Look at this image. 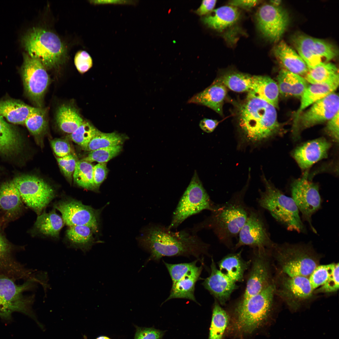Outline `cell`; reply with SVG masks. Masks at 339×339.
<instances>
[{"label": "cell", "instance_id": "20", "mask_svg": "<svg viewBox=\"0 0 339 339\" xmlns=\"http://www.w3.org/2000/svg\"><path fill=\"white\" fill-rule=\"evenodd\" d=\"M211 268L210 275L205 279L202 284L223 305L236 288L235 282L218 269L213 258Z\"/></svg>", "mask_w": 339, "mask_h": 339}, {"label": "cell", "instance_id": "38", "mask_svg": "<svg viewBox=\"0 0 339 339\" xmlns=\"http://www.w3.org/2000/svg\"><path fill=\"white\" fill-rule=\"evenodd\" d=\"M94 166L89 162L83 160L77 161L73 177L74 182L85 189L96 190L93 177Z\"/></svg>", "mask_w": 339, "mask_h": 339}, {"label": "cell", "instance_id": "42", "mask_svg": "<svg viewBox=\"0 0 339 339\" xmlns=\"http://www.w3.org/2000/svg\"><path fill=\"white\" fill-rule=\"evenodd\" d=\"M99 131L88 121H84L68 138L84 148Z\"/></svg>", "mask_w": 339, "mask_h": 339}, {"label": "cell", "instance_id": "28", "mask_svg": "<svg viewBox=\"0 0 339 339\" xmlns=\"http://www.w3.org/2000/svg\"><path fill=\"white\" fill-rule=\"evenodd\" d=\"M36 108L18 100H0V115L14 124H24L27 119Z\"/></svg>", "mask_w": 339, "mask_h": 339}, {"label": "cell", "instance_id": "36", "mask_svg": "<svg viewBox=\"0 0 339 339\" xmlns=\"http://www.w3.org/2000/svg\"><path fill=\"white\" fill-rule=\"evenodd\" d=\"M252 76L236 71L228 72L216 79L231 90L238 92L250 91Z\"/></svg>", "mask_w": 339, "mask_h": 339}, {"label": "cell", "instance_id": "13", "mask_svg": "<svg viewBox=\"0 0 339 339\" xmlns=\"http://www.w3.org/2000/svg\"><path fill=\"white\" fill-rule=\"evenodd\" d=\"M312 105L293 123L292 137L295 141L299 138L301 131L328 121L339 112V96L332 93Z\"/></svg>", "mask_w": 339, "mask_h": 339}, {"label": "cell", "instance_id": "31", "mask_svg": "<svg viewBox=\"0 0 339 339\" xmlns=\"http://www.w3.org/2000/svg\"><path fill=\"white\" fill-rule=\"evenodd\" d=\"M56 120L59 128L62 131L71 134L84 121L78 110L73 106L63 104L58 108Z\"/></svg>", "mask_w": 339, "mask_h": 339}, {"label": "cell", "instance_id": "12", "mask_svg": "<svg viewBox=\"0 0 339 339\" xmlns=\"http://www.w3.org/2000/svg\"><path fill=\"white\" fill-rule=\"evenodd\" d=\"M21 73L25 91L39 108H42L44 96L50 83L46 69L37 59L23 54Z\"/></svg>", "mask_w": 339, "mask_h": 339}, {"label": "cell", "instance_id": "52", "mask_svg": "<svg viewBox=\"0 0 339 339\" xmlns=\"http://www.w3.org/2000/svg\"><path fill=\"white\" fill-rule=\"evenodd\" d=\"M163 331L152 328H140L136 332L134 339H161Z\"/></svg>", "mask_w": 339, "mask_h": 339}, {"label": "cell", "instance_id": "24", "mask_svg": "<svg viewBox=\"0 0 339 339\" xmlns=\"http://www.w3.org/2000/svg\"><path fill=\"white\" fill-rule=\"evenodd\" d=\"M11 245L0 231V272L14 279H22L27 269L13 257Z\"/></svg>", "mask_w": 339, "mask_h": 339}, {"label": "cell", "instance_id": "35", "mask_svg": "<svg viewBox=\"0 0 339 339\" xmlns=\"http://www.w3.org/2000/svg\"><path fill=\"white\" fill-rule=\"evenodd\" d=\"M93 230L87 226L76 225L69 227L66 235L73 246L86 251L90 249L93 243Z\"/></svg>", "mask_w": 339, "mask_h": 339}, {"label": "cell", "instance_id": "8", "mask_svg": "<svg viewBox=\"0 0 339 339\" xmlns=\"http://www.w3.org/2000/svg\"><path fill=\"white\" fill-rule=\"evenodd\" d=\"M216 206L211 201L195 171L173 213L171 221L168 227L170 229L176 228L190 216L204 210L211 212Z\"/></svg>", "mask_w": 339, "mask_h": 339}, {"label": "cell", "instance_id": "21", "mask_svg": "<svg viewBox=\"0 0 339 339\" xmlns=\"http://www.w3.org/2000/svg\"><path fill=\"white\" fill-rule=\"evenodd\" d=\"M227 93L226 87L216 79L209 86L194 95L187 103L206 106L222 116L223 101Z\"/></svg>", "mask_w": 339, "mask_h": 339}, {"label": "cell", "instance_id": "43", "mask_svg": "<svg viewBox=\"0 0 339 339\" xmlns=\"http://www.w3.org/2000/svg\"><path fill=\"white\" fill-rule=\"evenodd\" d=\"M314 51L316 55L323 62H328L336 58L338 55V51L333 44L324 40L314 38Z\"/></svg>", "mask_w": 339, "mask_h": 339}, {"label": "cell", "instance_id": "4", "mask_svg": "<svg viewBox=\"0 0 339 339\" xmlns=\"http://www.w3.org/2000/svg\"><path fill=\"white\" fill-rule=\"evenodd\" d=\"M22 41L27 54L40 61L46 69L57 67L65 59L66 47L59 37L51 31L34 27L23 36Z\"/></svg>", "mask_w": 339, "mask_h": 339}, {"label": "cell", "instance_id": "7", "mask_svg": "<svg viewBox=\"0 0 339 339\" xmlns=\"http://www.w3.org/2000/svg\"><path fill=\"white\" fill-rule=\"evenodd\" d=\"M277 258L283 272L288 276L309 277L318 265L312 247L308 245L275 244Z\"/></svg>", "mask_w": 339, "mask_h": 339}, {"label": "cell", "instance_id": "27", "mask_svg": "<svg viewBox=\"0 0 339 339\" xmlns=\"http://www.w3.org/2000/svg\"><path fill=\"white\" fill-rule=\"evenodd\" d=\"M202 270V266H197L182 278L172 283L170 294L164 302L173 299L181 298L197 303L194 295L195 286Z\"/></svg>", "mask_w": 339, "mask_h": 339}, {"label": "cell", "instance_id": "22", "mask_svg": "<svg viewBox=\"0 0 339 339\" xmlns=\"http://www.w3.org/2000/svg\"><path fill=\"white\" fill-rule=\"evenodd\" d=\"M339 83L338 74L324 82L309 85L301 97L300 106L296 114L294 123L306 108L334 92Z\"/></svg>", "mask_w": 339, "mask_h": 339}, {"label": "cell", "instance_id": "34", "mask_svg": "<svg viewBox=\"0 0 339 339\" xmlns=\"http://www.w3.org/2000/svg\"><path fill=\"white\" fill-rule=\"evenodd\" d=\"M241 252L226 256L219 263V270L235 282L242 281L248 265L242 259Z\"/></svg>", "mask_w": 339, "mask_h": 339}, {"label": "cell", "instance_id": "51", "mask_svg": "<svg viewBox=\"0 0 339 339\" xmlns=\"http://www.w3.org/2000/svg\"><path fill=\"white\" fill-rule=\"evenodd\" d=\"M108 172L106 163H99L94 166L93 177L96 190L105 179Z\"/></svg>", "mask_w": 339, "mask_h": 339}, {"label": "cell", "instance_id": "15", "mask_svg": "<svg viewBox=\"0 0 339 339\" xmlns=\"http://www.w3.org/2000/svg\"><path fill=\"white\" fill-rule=\"evenodd\" d=\"M256 18L260 32L266 38L274 42L280 40L289 23L286 11L272 4L260 7L256 12Z\"/></svg>", "mask_w": 339, "mask_h": 339}, {"label": "cell", "instance_id": "45", "mask_svg": "<svg viewBox=\"0 0 339 339\" xmlns=\"http://www.w3.org/2000/svg\"><path fill=\"white\" fill-rule=\"evenodd\" d=\"M197 260L189 263L172 264L164 261L171 278L172 283L179 280L197 266Z\"/></svg>", "mask_w": 339, "mask_h": 339}, {"label": "cell", "instance_id": "44", "mask_svg": "<svg viewBox=\"0 0 339 339\" xmlns=\"http://www.w3.org/2000/svg\"><path fill=\"white\" fill-rule=\"evenodd\" d=\"M122 149L121 145L98 149L90 152L88 156L82 160L90 163H106L117 156Z\"/></svg>", "mask_w": 339, "mask_h": 339}, {"label": "cell", "instance_id": "16", "mask_svg": "<svg viewBox=\"0 0 339 339\" xmlns=\"http://www.w3.org/2000/svg\"><path fill=\"white\" fill-rule=\"evenodd\" d=\"M55 207L61 213L64 223L69 227L86 225L94 233L98 231L100 211L72 199L61 201Z\"/></svg>", "mask_w": 339, "mask_h": 339}, {"label": "cell", "instance_id": "2", "mask_svg": "<svg viewBox=\"0 0 339 339\" xmlns=\"http://www.w3.org/2000/svg\"><path fill=\"white\" fill-rule=\"evenodd\" d=\"M239 126L246 139L260 142L279 133L276 108L250 91L238 110Z\"/></svg>", "mask_w": 339, "mask_h": 339}, {"label": "cell", "instance_id": "57", "mask_svg": "<svg viewBox=\"0 0 339 339\" xmlns=\"http://www.w3.org/2000/svg\"><path fill=\"white\" fill-rule=\"evenodd\" d=\"M90 2L95 5L106 4L136 5L137 2L136 1L131 0H92Z\"/></svg>", "mask_w": 339, "mask_h": 339}, {"label": "cell", "instance_id": "55", "mask_svg": "<svg viewBox=\"0 0 339 339\" xmlns=\"http://www.w3.org/2000/svg\"><path fill=\"white\" fill-rule=\"evenodd\" d=\"M218 124V122L217 120L205 118L200 121L199 125L203 131L210 133L214 130Z\"/></svg>", "mask_w": 339, "mask_h": 339}, {"label": "cell", "instance_id": "1", "mask_svg": "<svg viewBox=\"0 0 339 339\" xmlns=\"http://www.w3.org/2000/svg\"><path fill=\"white\" fill-rule=\"evenodd\" d=\"M143 244L150 254L148 261H159L165 256H193L200 259L208 254L209 247L192 229L174 232L159 225L147 229Z\"/></svg>", "mask_w": 339, "mask_h": 339}, {"label": "cell", "instance_id": "54", "mask_svg": "<svg viewBox=\"0 0 339 339\" xmlns=\"http://www.w3.org/2000/svg\"><path fill=\"white\" fill-rule=\"evenodd\" d=\"M216 2L215 0H203L200 7L195 11V12L201 16L206 15L214 9Z\"/></svg>", "mask_w": 339, "mask_h": 339}, {"label": "cell", "instance_id": "30", "mask_svg": "<svg viewBox=\"0 0 339 339\" xmlns=\"http://www.w3.org/2000/svg\"><path fill=\"white\" fill-rule=\"evenodd\" d=\"M22 201L13 180L0 185V207L8 216L12 217L19 212Z\"/></svg>", "mask_w": 339, "mask_h": 339}, {"label": "cell", "instance_id": "32", "mask_svg": "<svg viewBox=\"0 0 339 339\" xmlns=\"http://www.w3.org/2000/svg\"><path fill=\"white\" fill-rule=\"evenodd\" d=\"M64 223L62 217L56 213L54 208L48 213L44 211L38 215L34 226L39 233L44 235L58 238Z\"/></svg>", "mask_w": 339, "mask_h": 339}, {"label": "cell", "instance_id": "14", "mask_svg": "<svg viewBox=\"0 0 339 339\" xmlns=\"http://www.w3.org/2000/svg\"><path fill=\"white\" fill-rule=\"evenodd\" d=\"M238 241L235 246L237 248L248 245L256 249L273 248L275 244L272 241L263 217L259 211L249 208V215L239 234Z\"/></svg>", "mask_w": 339, "mask_h": 339}, {"label": "cell", "instance_id": "6", "mask_svg": "<svg viewBox=\"0 0 339 339\" xmlns=\"http://www.w3.org/2000/svg\"><path fill=\"white\" fill-rule=\"evenodd\" d=\"M275 290L274 286L269 284L259 293L242 300L235 310L238 330L250 333L265 323L271 312Z\"/></svg>", "mask_w": 339, "mask_h": 339}, {"label": "cell", "instance_id": "48", "mask_svg": "<svg viewBox=\"0 0 339 339\" xmlns=\"http://www.w3.org/2000/svg\"><path fill=\"white\" fill-rule=\"evenodd\" d=\"M56 159L63 174L71 181L77 161L75 156L71 153L62 158L56 157Z\"/></svg>", "mask_w": 339, "mask_h": 339}, {"label": "cell", "instance_id": "10", "mask_svg": "<svg viewBox=\"0 0 339 339\" xmlns=\"http://www.w3.org/2000/svg\"><path fill=\"white\" fill-rule=\"evenodd\" d=\"M13 181L22 201L38 215L55 196V191L51 186L38 177L23 175L15 178Z\"/></svg>", "mask_w": 339, "mask_h": 339}, {"label": "cell", "instance_id": "60", "mask_svg": "<svg viewBox=\"0 0 339 339\" xmlns=\"http://www.w3.org/2000/svg\"><path fill=\"white\" fill-rule=\"evenodd\" d=\"M83 339H87L86 336H83Z\"/></svg>", "mask_w": 339, "mask_h": 339}, {"label": "cell", "instance_id": "53", "mask_svg": "<svg viewBox=\"0 0 339 339\" xmlns=\"http://www.w3.org/2000/svg\"><path fill=\"white\" fill-rule=\"evenodd\" d=\"M339 115L338 112L328 121L325 128L327 134L334 141L338 143Z\"/></svg>", "mask_w": 339, "mask_h": 339}, {"label": "cell", "instance_id": "39", "mask_svg": "<svg viewBox=\"0 0 339 339\" xmlns=\"http://www.w3.org/2000/svg\"><path fill=\"white\" fill-rule=\"evenodd\" d=\"M208 339H222L229 322L226 311L216 302L214 305Z\"/></svg>", "mask_w": 339, "mask_h": 339}, {"label": "cell", "instance_id": "3", "mask_svg": "<svg viewBox=\"0 0 339 339\" xmlns=\"http://www.w3.org/2000/svg\"><path fill=\"white\" fill-rule=\"evenodd\" d=\"M244 196L238 194L225 203L216 205L211 215L193 229L196 232L201 229H210L221 242L231 245L249 215V208L244 203Z\"/></svg>", "mask_w": 339, "mask_h": 339}, {"label": "cell", "instance_id": "17", "mask_svg": "<svg viewBox=\"0 0 339 339\" xmlns=\"http://www.w3.org/2000/svg\"><path fill=\"white\" fill-rule=\"evenodd\" d=\"M313 291L308 277L288 276L283 278L278 293L289 306L296 309L311 296Z\"/></svg>", "mask_w": 339, "mask_h": 339}, {"label": "cell", "instance_id": "25", "mask_svg": "<svg viewBox=\"0 0 339 339\" xmlns=\"http://www.w3.org/2000/svg\"><path fill=\"white\" fill-rule=\"evenodd\" d=\"M240 16L238 8L231 5L224 6L213 9L202 17V22L208 27L222 31L236 22Z\"/></svg>", "mask_w": 339, "mask_h": 339}, {"label": "cell", "instance_id": "23", "mask_svg": "<svg viewBox=\"0 0 339 339\" xmlns=\"http://www.w3.org/2000/svg\"><path fill=\"white\" fill-rule=\"evenodd\" d=\"M274 53L284 69L301 76L304 77L307 73L308 68L304 61L284 41H280L275 47Z\"/></svg>", "mask_w": 339, "mask_h": 339}, {"label": "cell", "instance_id": "47", "mask_svg": "<svg viewBox=\"0 0 339 339\" xmlns=\"http://www.w3.org/2000/svg\"><path fill=\"white\" fill-rule=\"evenodd\" d=\"M339 288V264L334 263L332 272L318 291L329 293L336 291Z\"/></svg>", "mask_w": 339, "mask_h": 339}, {"label": "cell", "instance_id": "19", "mask_svg": "<svg viewBox=\"0 0 339 339\" xmlns=\"http://www.w3.org/2000/svg\"><path fill=\"white\" fill-rule=\"evenodd\" d=\"M256 256L248 278L242 299H245L260 292L270 284L269 273L264 258L265 249H256Z\"/></svg>", "mask_w": 339, "mask_h": 339}, {"label": "cell", "instance_id": "11", "mask_svg": "<svg viewBox=\"0 0 339 339\" xmlns=\"http://www.w3.org/2000/svg\"><path fill=\"white\" fill-rule=\"evenodd\" d=\"M306 171L301 178L294 180L291 185L292 198L295 202L303 219L307 222L312 230L317 231L312 224V217L320 208L321 199L319 186L309 180Z\"/></svg>", "mask_w": 339, "mask_h": 339}, {"label": "cell", "instance_id": "49", "mask_svg": "<svg viewBox=\"0 0 339 339\" xmlns=\"http://www.w3.org/2000/svg\"><path fill=\"white\" fill-rule=\"evenodd\" d=\"M74 62L77 69L81 73L86 72L93 66L91 57L84 51H79L77 52L74 57Z\"/></svg>", "mask_w": 339, "mask_h": 339}, {"label": "cell", "instance_id": "9", "mask_svg": "<svg viewBox=\"0 0 339 339\" xmlns=\"http://www.w3.org/2000/svg\"><path fill=\"white\" fill-rule=\"evenodd\" d=\"M34 280H28L21 285L17 284L14 279L0 275V317L8 320L12 313L19 312L32 315L31 308L34 297L24 295L30 289Z\"/></svg>", "mask_w": 339, "mask_h": 339}, {"label": "cell", "instance_id": "56", "mask_svg": "<svg viewBox=\"0 0 339 339\" xmlns=\"http://www.w3.org/2000/svg\"><path fill=\"white\" fill-rule=\"evenodd\" d=\"M261 1L259 0H232L229 2L230 5L236 8L240 7L245 8H250L259 4Z\"/></svg>", "mask_w": 339, "mask_h": 339}, {"label": "cell", "instance_id": "5", "mask_svg": "<svg viewBox=\"0 0 339 339\" xmlns=\"http://www.w3.org/2000/svg\"><path fill=\"white\" fill-rule=\"evenodd\" d=\"M265 190L261 191L257 202L288 230L304 233L306 228L295 202L266 179Z\"/></svg>", "mask_w": 339, "mask_h": 339}, {"label": "cell", "instance_id": "26", "mask_svg": "<svg viewBox=\"0 0 339 339\" xmlns=\"http://www.w3.org/2000/svg\"><path fill=\"white\" fill-rule=\"evenodd\" d=\"M279 93L284 97H301L309 85L303 77L282 69L277 77Z\"/></svg>", "mask_w": 339, "mask_h": 339}, {"label": "cell", "instance_id": "18", "mask_svg": "<svg viewBox=\"0 0 339 339\" xmlns=\"http://www.w3.org/2000/svg\"><path fill=\"white\" fill-rule=\"evenodd\" d=\"M331 143L323 137L308 141L296 148L292 155L299 167L307 170L314 164L327 158Z\"/></svg>", "mask_w": 339, "mask_h": 339}, {"label": "cell", "instance_id": "58", "mask_svg": "<svg viewBox=\"0 0 339 339\" xmlns=\"http://www.w3.org/2000/svg\"><path fill=\"white\" fill-rule=\"evenodd\" d=\"M271 2L272 5L278 6L281 3V1L278 0H272L271 1Z\"/></svg>", "mask_w": 339, "mask_h": 339}, {"label": "cell", "instance_id": "50", "mask_svg": "<svg viewBox=\"0 0 339 339\" xmlns=\"http://www.w3.org/2000/svg\"><path fill=\"white\" fill-rule=\"evenodd\" d=\"M51 144L54 152L58 157L62 158L71 154L70 144L66 139H55L51 141Z\"/></svg>", "mask_w": 339, "mask_h": 339}, {"label": "cell", "instance_id": "37", "mask_svg": "<svg viewBox=\"0 0 339 339\" xmlns=\"http://www.w3.org/2000/svg\"><path fill=\"white\" fill-rule=\"evenodd\" d=\"M338 74V69L334 64L322 62L308 69L304 78L308 83L316 84L324 82Z\"/></svg>", "mask_w": 339, "mask_h": 339}, {"label": "cell", "instance_id": "46", "mask_svg": "<svg viewBox=\"0 0 339 339\" xmlns=\"http://www.w3.org/2000/svg\"><path fill=\"white\" fill-rule=\"evenodd\" d=\"M334 264L318 265L314 270L309 277L313 290L325 282L332 272Z\"/></svg>", "mask_w": 339, "mask_h": 339}, {"label": "cell", "instance_id": "29", "mask_svg": "<svg viewBox=\"0 0 339 339\" xmlns=\"http://www.w3.org/2000/svg\"><path fill=\"white\" fill-rule=\"evenodd\" d=\"M250 91L276 108H278L279 93L278 85L277 83L269 77L252 76Z\"/></svg>", "mask_w": 339, "mask_h": 339}, {"label": "cell", "instance_id": "41", "mask_svg": "<svg viewBox=\"0 0 339 339\" xmlns=\"http://www.w3.org/2000/svg\"><path fill=\"white\" fill-rule=\"evenodd\" d=\"M47 110L37 107L26 120L24 124L30 132L38 135L44 132L47 127Z\"/></svg>", "mask_w": 339, "mask_h": 339}, {"label": "cell", "instance_id": "40", "mask_svg": "<svg viewBox=\"0 0 339 339\" xmlns=\"http://www.w3.org/2000/svg\"><path fill=\"white\" fill-rule=\"evenodd\" d=\"M124 140L123 136L116 132L106 133L99 131L83 149L91 152L100 148L121 145Z\"/></svg>", "mask_w": 339, "mask_h": 339}, {"label": "cell", "instance_id": "33", "mask_svg": "<svg viewBox=\"0 0 339 339\" xmlns=\"http://www.w3.org/2000/svg\"><path fill=\"white\" fill-rule=\"evenodd\" d=\"M21 141L17 131L0 115V153L8 155L17 152Z\"/></svg>", "mask_w": 339, "mask_h": 339}, {"label": "cell", "instance_id": "59", "mask_svg": "<svg viewBox=\"0 0 339 339\" xmlns=\"http://www.w3.org/2000/svg\"><path fill=\"white\" fill-rule=\"evenodd\" d=\"M96 339H110V338H109L107 337H106V336H100V337H98Z\"/></svg>", "mask_w": 339, "mask_h": 339}]
</instances>
